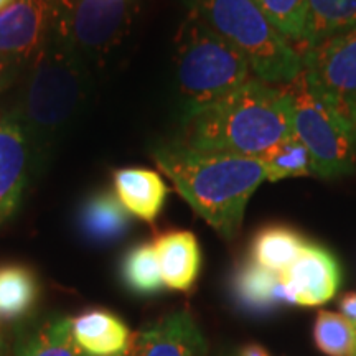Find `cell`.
<instances>
[{"mask_svg": "<svg viewBox=\"0 0 356 356\" xmlns=\"http://www.w3.org/2000/svg\"><path fill=\"white\" fill-rule=\"evenodd\" d=\"M254 3L293 47L304 42L309 13L307 0H254Z\"/></svg>", "mask_w": 356, "mask_h": 356, "instance_id": "obj_25", "label": "cell"}, {"mask_svg": "<svg viewBox=\"0 0 356 356\" xmlns=\"http://www.w3.org/2000/svg\"><path fill=\"white\" fill-rule=\"evenodd\" d=\"M25 58L0 53V92L15 86L25 68Z\"/></svg>", "mask_w": 356, "mask_h": 356, "instance_id": "obj_26", "label": "cell"}, {"mask_svg": "<svg viewBox=\"0 0 356 356\" xmlns=\"http://www.w3.org/2000/svg\"><path fill=\"white\" fill-rule=\"evenodd\" d=\"M0 356H3V341H2V338H0Z\"/></svg>", "mask_w": 356, "mask_h": 356, "instance_id": "obj_30", "label": "cell"}, {"mask_svg": "<svg viewBox=\"0 0 356 356\" xmlns=\"http://www.w3.org/2000/svg\"><path fill=\"white\" fill-rule=\"evenodd\" d=\"M293 136V101L286 86L249 78L229 95L184 118L177 139L200 154L261 159Z\"/></svg>", "mask_w": 356, "mask_h": 356, "instance_id": "obj_2", "label": "cell"}, {"mask_svg": "<svg viewBox=\"0 0 356 356\" xmlns=\"http://www.w3.org/2000/svg\"><path fill=\"white\" fill-rule=\"evenodd\" d=\"M115 197L132 216L152 222L165 204L168 186L157 172L147 168H119L113 173Z\"/></svg>", "mask_w": 356, "mask_h": 356, "instance_id": "obj_15", "label": "cell"}, {"mask_svg": "<svg viewBox=\"0 0 356 356\" xmlns=\"http://www.w3.org/2000/svg\"><path fill=\"white\" fill-rule=\"evenodd\" d=\"M119 356H132V355H131V351H129V348H127V351H124V353L119 355Z\"/></svg>", "mask_w": 356, "mask_h": 356, "instance_id": "obj_31", "label": "cell"}, {"mask_svg": "<svg viewBox=\"0 0 356 356\" xmlns=\"http://www.w3.org/2000/svg\"><path fill=\"white\" fill-rule=\"evenodd\" d=\"M71 332L89 356H119L131 343L126 323L108 310H89L71 318Z\"/></svg>", "mask_w": 356, "mask_h": 356, "instance_id": "obj_17", "label": "cell"}, {"mask_svg": "<svg viewBox=\"0 0 356 356\" xmlns=\"http://www.w3.org/2000/svg\"><path fill=\"white\" fill-rule=\"evenodd\" d=\"M10 356H89L74 340L71 318L48 317L19 332Z\"/></svg>", "mask_w": 356, "mask_h": 356, "instance_id": "obj_18", "label": "cell"}, {"mask_svg": "<svg viewBox=\"0 0 356 356\" xmlns=\"http://www.w3.org/2000/svg\"><path fill=\"white\" fill-rule=\"evenodd\" d=\"M305 243L297 231L287 226H267L252 241L251 261L275 274H284L299 257Z\"/></svg>", "mask_w": 356, "mask_h": 356, "instance_id": "obj_19", "label": "cell"}, {"mask_svg": "<svg viewBox=\"0 0 356 356\" xmlns=\"http://www.w3.org/2000/svg\"><path fill=\"white\" fill-rule=\"evenodd\" d=\"M8 114L25 132L38 175L91 97V66L50 32L26 60Z\"/></svg>", "mask_w": 356, "mask_h": 356, "instance_id": "obj_1", "label": "cell"}, {"mask_svg": "<svg viewBox=\"0 0 356 356\" xmlns=\"http://www.w3.org/2000/svg\"><path fill=\"white\" fill-rule=\"evenodd\" d=\"M355 325H356V323H355Z\"/></svg>", "mask_w": 356, "mask_h": 356, "instance_id": "obj_32", "label": "cell"}, {"mask_svg": "<svg viewBox=\"0 0 356 356\" xmlns=\"http://www.w3.org/2000/svg\"><path fill=\"white\" fill-rule=\"evenodd\" d=\"M38 280L29 267L0 266V318H22L38 299Z\"/></svg>", "mask_w": 356, "mask_h": 356, "instance_id": "obj_21", "label": "cell"}, {"mask_svg": "<svg viewBox=\"0 0 356 356\" xmlns=\"http://www.w3.org/2000/svg\"><path fill=\"white\" fill-rule=\"evenodd\" d=\"M338 307H340L343 317L356 323V293H346V296L341 297Z\"/></svg>", "mask_w": 356, "mask_h": 356, "instance_id": "obj_27", "label": "cell"}, {"mask_svg": "<svg viewBox=\"0 0 356 356\" xmlns=\"http://www.w3.org/2000/svg\"><path fill=\"white\" fill-rule=\"evenodd\" d=\"M175 61L184 118L208 108L252 78L243 53L191 12L178 29Z\"/></svg>", "mask_w": 356, "mask_h": 356, "instance_id": "obj_5", "label": "cell"}, {"mask_svg": "<svg viewBox=\"0 0 356 356\" xmlns=\"http://www.w3.org/2000/svg\"><path fill=\"white\" fill-rule=\"evenodd\" d=\"M121 279L136 296L149 297L162 292L165 287L152 243H140L124 254L121 262Z\"/></svg>", "mask_w": 356, "mask_h": 356, "instance_id": "obj_22", "label": "cell"}, {"mask_svg": "<svg viewBox=\"0 0 356 356\" xmlns=\"http://www.w3.org/2000/svg\"><path fill=\"white\" fill-rule=\"evenodd\" d=\"M299 55L310 91L356 131V26L310 44Z\"/></svg>", "mask_w": 356, "mask_h": 356, "instance_id": "obj_8", "label": "cell"}, {"mask_svg": "<svg viewBox=\"0 0 356 356\" xmlns=\"http://www.w3.org/2000/svg\"><path fill=\"white\" fill-rule=\"evenodd\" d=\"M163 284L172 291L185 292L197 282L202 252L191 231H168L154 243Z\"/></svg>", "mask_w": 356, "mask_h": 356, "instance_id": "obj_14", "label": "cell"}, {"mask_svg": "<svg viewBox=\"0 0 356 356\" xmlns=\"http://www.w3.org/2000/svg\"><path fill=\"white\" fill-rule=\"evenodd\" d=\"M267 181H280L287 178L312 175V159L307 147L297 139L296 134L259 159Z\"/></svg>", "mask_w": 356, "mask_h": 356, "instance_id": "obj_23", "label": "cell"}, {"mask_svg": "<svg viewBox=\"0 0 356 356\" xmlns=\"http://www.w3.org/2000/svg\"><path fill=\"white\" fill-rule=\"evenodd\" d=\"M231 291L238 305L252 314H266L284 304L293 305L280 274L264 269L254 261H246L238 267Z\"/></svg>", "mask_w": 356, "mask_h": 356, "instance_id": "obj_16", "label": "cell"}, {"mask_svg": "<svg viewBox=\"0 0 356 356\" xmlns=\"http://www.w3.org/2000/svg\"><path fill=\"white\" fill-rule=\"evenodd\" d=\"M13 2H15V0H0V12L6 10V8H7L8 6H12Z\"/></svg>", "mask_w": 356, "mask_h": 356, "instance_id": "obj_29", "label": "cell"}, {"mask_svg": "<svg viewBox=\"0 0 356 356\" xmlns=\"http://www.w3.org/2000/svg\"><path fill=\"white\" fill-rule=\"evenodd\" d=\"M134 0H56L51 32L89 66L99 65L126 37Z\"/></svg>", "mask_w": 356, "mask_h": 356, "instance_id": "obj_7", "label": "cell"}, {"mask_svg": "<svg viewBox=\"0 0 356 356\" xmlns=\"http://www.w3.org/2000/svg\"><path fill=\"white\" fill-rule=\"evenodd\" d=\"M239 356H270V355L267 353V350L262 348L261 345L249 343L244 346L241 351H239Z\"/></svg>", "mask_w": 356, "mask_h": 356, "instance_id": "obj_28", "label": "cell"}, {"mask_svg": "<svg viewBox=\"0 0 356 356\" xmlns=\"http://www.w3.org/2000/svg\"><path fill=\"white\" fill-rule=\"evenodd\" d=\"M129 351L132 356H208V343L190 312L180 310L137 332Z\"/></svg>", "mask_w": 356, "mask_h": 356, "instance_id": "obj_11", "label": "cell"}, {"mask_svg": "<svg viewBox=\"0 0 356 356\" xmlns=\"http://www.w3.org/2000/svg\"><path fill=\"white\" fill-rule=\"evenodd\" d=\"M293 305L315 307L335 297L341 284V270L330 251L318 244L305 243L299 257L280 274Z\"/></svg>", "mask_w": 356, "mask_h": 356, "instance_id": "obj_9", "label": "cell"}, {"mask_svg": "<svg viewBox=\"0 0 356 356\" xmlns=\"http://www.w3.org/2000/svg\"><path fill=\"white\" fill-rule=\"evenodd\" d=\"M152 157L180 197L225 239L241 231L249 198L266 180L259 159L200 154L175 142L157 145Z\"/></svg>", "mask_w": 356, "mask_h": 356, "instance_id": "obj_3", "label": "cell"}, {"mask_svg": "<svg viewBox=\"0 0 356 356\" xmlns=\"http://www.w3.org/2000/svg\"><path fill=\"white\" fill-rule=\"evenodd\" d=\"M56 0H15L0 12V53L29 60L55 22Z\"/></svg>", "mask_w": 356, "mask_h": 356, "instance_id": "obj_10", "label": "cell"}, {"mask_svg": "<svg viewBox=\"0 0 356 356\" xmlns=\"http://www.w3.org/2000/svg\"><path fill=\"white\" fill-rule=\"evenodd\" d=\"M131 226L132 215L122 207L114 191H95L78 208L79 233L95 246H109L121 241Z\"/></svg>", "mask_w": 356, "mask_h": 356, "instance_id": "obj_13", "label": "cell"}, {"mask_svg": "<svg viewBox=\"0 0 356 356\" xmlns=\"http://www.w3.org/2000/svg\"><path fill=\"white\" fill-rule=\"evenodd\" d=\"M305 37L297 51L356 26V0H307Z\"/></svg>", "mask_w": 356, "mask_h": 356, "instance_id": "obj_20", "label": "cell"}, {"mask_svg": "<svg viewBox=\"0 0 356 356\" xmlns=\"http://www.w3.org/2000/svg\"><path fill=\"white\" fill-rule=\"evenodd\" d=\"M293 101V134L309 150L312 173L348 175L356 167V131L307 86L304 74L287 84Z\"/></svg>", "mask_w": 356, "mask_h": 356, "instance_id": "obj_6", "label": "cell"}, {"mask_svg": "<svg viewBox=\"0 0 356 356\" xmlns=\"http://www.w3.org/2000/svg\"><path fill=\"white\" fill-rule=\"evenodd\" d=\"M188 8L243 53L254 78L286 86L302 74L297 48L270 24L254 0H186Z\"/></svg>", "mask_w": 356, "mask_h": 356, "instance_id": "obj_4", "label": "cell"}, {"mask_svg": "<svg viewBox=\"0 0 356 356\" xmlns=\"http://www.w3.org/2000/svg\"><path fill=\"white\" fill-rule=\"evenodd\" d=\"M33 175L32 149L25 132L12 114H0V225L17 210Z\"/></svg>", "mask_w": 356, "mask_h": 356, "instance_id": "obj_12", "label": "cell"}, {"mask_svg": "<svg viewBox=\"0 0 356 356\" xmlns=\"http://www.w3.org/2000/svg\"><path fill=\"white\" fill-rule=\"evenodd\" d=\"M314 340L327 356H356V325L341 314L320 312L315 320Z\"/></svg>", "mask_w": 356, "mask_h": 356, "instance_id": "obj_24", "label": "cell"}]
</instances>
